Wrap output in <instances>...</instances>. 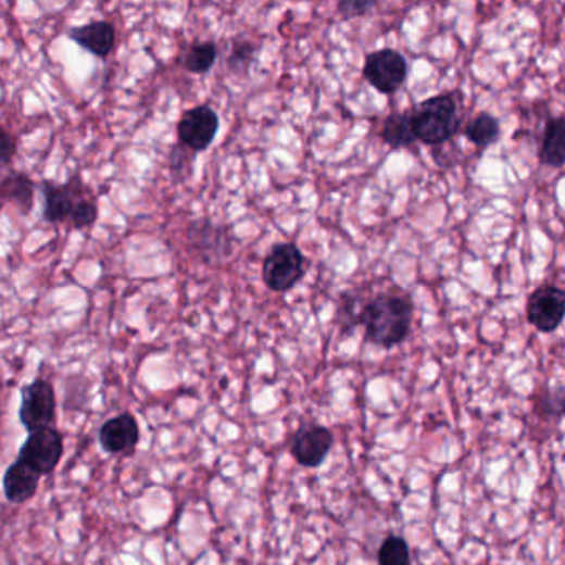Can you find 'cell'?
I'll return each mask as SVG.
<instances>
[{
    "label": "cell",
    "instance_id": "obj_1",
    "mask_svg": "<svg viewBox=\"0 0 565 565\" xmlns=\"http://www.w3.org/2000/svg\"><path fill=\"white\" fill-rule=\"evenodd\" d=\"M412 322L413 302L406 293H378L365 304L360 317L367 342L384 349L405 342L412 330Z\"/></svg>",
    "mask_w": 565,
    "mask_h": 565
},
{
    "label": "cell",
    "instance_id": "obj_2",
    "mask_svg": "<svg viewBox=\"0 0 565 565\" xmlns=\"http://www.w3.org/2000/svg\"><path fill=\"white\" fill-rule=\"evenodd\" d=\"M413 129L416 140L431 147L447 143L456 137L460 118L453 97L438 95L425 100L418 109L413 110Z\"/></svg>",
    "mask_w": 565,
    "mask_h": 565
},
{
    "label": "cell",
    "instance_id": "obj_3",
    "mask_svg": "<svg viewBox=\"0 0 565 565\" xmlns=\"http://www.w3.org/2000/svg\"><path fill=\"white\" fill-rule=\"evenodd\" d=\"M307 258L293 242H277L262 261V280L273 292L284 293L304 279Z\"/></svg>",
    "mask_w": 565,
    "mask_h": 565
},
{
    "label": "cell",
    "instance_id": "obj_4",
    "mask_svg": "<svg viewBox=\"0 0 565 565\" xmlns=\"http://www.w3.org/2000/svg\"><path fill=\"white\" fill-rule=\"evenodd\" d=\"M18 422L28 434L55 426L56 394L49 380L39 377L22 387Z\"/></svg>",
    "mask_w": 565,
    "mask_h": 565
},
{
    "label": "cell",
    "instance_id": "obj_5",
    "mask_svg": "<svg viewBox=\"0 0 565 565\" xmlns=\"http://www.w3.org/2000/svg\"><path fill=\"white\" fill-rule=\"evenodd\" d=\"M63 450V435L55 426H50L27 435L18 450V461L30 466L40 476H49L59 468Z\"/></svg>",
    "mask_w": 565,
    "mask_h": 565
},
{
    "label": "cell",
    "instance_id": "obj_6",
    "mask_svg": "<svg viewBox=\"0 0 565 565\" xmlns=\"http://www.w3.org/2000/svg\"><path fill=\"white\" fill-rule=\"evenodd\" d=\"M188 242L208 264L226 261L235 251L236 236L233 227L211 219H198L189 224Z\"/></svg>",
    "mask_w": 565,
    "mask_h": 565
},
{
    "label": "cell",
    "instance_id": "obj_7",
    "mask_svg": "<svg viewBox=\"0 0 565 565\" xmlns=\"http://www.w3.org/2000/svg\"><path fill=\"white\" fill-rule=\"evenodd\" d=\"M363 77L375 90L384 95L394 93L409 78V63L402 53L381 49L368 53L363 65Z\"/></svg>",
    "mask_w": 565,
    "mask_h": 565
},
{
    "label": "cell",
    "instance_id": "obj_8",
    "mask_svg": "<svg viewBox=\"0 0 565 565\" xmlns=\"http://www.w3.org/2000/svg\"><path fill=\"white\" fill-rule=\"evenodd\" d=\"M219 115L210 105H198L186 110L178 122L179 145L192 153H203L216 140L219 131Z\"/></svg>",
    "mask_w": 565,
    "mask_h": 565
},
{
    "label": "cell",
    "instance_id": "obj_9",
    "mask_svg": "<svg viewBox=\"0 0 565 565\" xmlns=\"http://www.w3.org/2000/svg\"><path fill=\"white\" fill-rule=\"evenodd\" d=\"M334 447V434L324 425H304L290 441V454L307 469L321 468Z\"/></svg>",
    "mask_w": 565,
    "mask_h": 565
},
{
    "label": "cell",
    "instance_id": "obj_10",
    "mask_svg": "<svg viewBox=\"0 0 565 565\" xmlns=\"http://www.w3.org/2000/svg\"><path fill=\"white\" fill-rule=\"evenodd\" d=\"M527 321L542 334L561 327L565 318V290L557 286H542L530 293L527 301Z\"/></svg>",
    "mask_w": 565,
    "mask_h": 565
},
{
    "label": "cell",
    "instance_id": "obj_11",
    "mask_svg": "<svg viewBox=\"0 0 565 565\" xmlns=\"http://www.w3.org/2000/svg\"><path fill=\"white\" fill-rule=\"evenodd\" d=\"M81 176H72L68 181L59 185L52 179H43L40 183V194H42V217L46 223L59 224L71 219L75 206L78 189L81 186Z\"/></svg>",
    "mask_w": 565,
    "mask_h": 565
},
{
    "label": "cell",
    "instance_id": "obj_12",
    "mask_svg": "<svg viewBox=\"0 0 565 565\" xmlns=\"http://www.w3.org/2000/svg\"><path fill=\"white\" fill-rule=\"evenodd\" d=\"M140 423L128 412L106 419L98 429V443L109 454H123L135 450L140 443Z\"/></svg>",
    "mask_w": 565,
    "mask_h": 565
},
{
    "label": "cell",
    "instance_id": "obj_13",
    "mask_svg": "<svg viewBox=\"0 0 565 565\" xmlns=\"http://www.w3.org/2000/svg\"><path fill=\"white\" fill-rule=\"evenodd\" d=\"M66 36L98 59H106L115 49L116 32L109 21H93L71 27L66 30Z\"/></svg>",
    "mask_w": 565,
    "mask_h": 565
},
{
    "label": "cell",
    "instance_id": "obj_14",
    "mask_svg": "<svg viewBox=\"0 0 565 565\" xmlns=\"http://www.w3.org/2000/svg\"><path fill=\"white\" fill-rule=\"evenodd\" d=\"M40 478L42 476L39 473L34 472L30 466L22 463V461L17 460L9 464L4 479H2L5 500L12 504L27 503L39 491Z\"/></svg>",
    "mask_w": 565,
    "mask_h": 565
},
{
    "label": "cell",
    "instance_id": "obj_15",
    "mask_svg": "<svg viewBox=\"0 0 565 565\" xmlns=\"http://www.w3.org/2000/svg\"><path fill=\"white\" fill-rule=\"evenodd\" d=\"M36 181L27 173H8L2 179V201L12 204L22 216H28L36 204Z\"/></svg>",
    "mask_w": 565,
    "mask_h": 565
},
{
    "label": "cell",
    "instance_id": "obj_16",
    "mask_svg": "<svg viewBox=\"0 0 565 565\" xmlns=\"http://www.w3.org/2000/svg\"><path fill=\"white\" fill-rule=\"evenodd\" d=\"M539 160L551 168L565 164V116H555L545 123L544 138L539 150Z\"/></svg>",
    "mask_w": 565,
    "mask_h": 565
},
{
    "label": "cell",
    "instance_id": "obj_17",
    "mask_svg": "<svg viewBox=\"0 0 565 565\" xmlns=\"http://www.w3.org/2000/svg\"><path fill=\"white\" fill-rule=\"evenodd\" d=\"M380 137L393 150H400V148L415 143L413 112L391 113V115H388L385 118L384 126H381Z\"/></svg>",
    "mask_w": 565,
    "mask_h": 565
},
{
    "label": "cell",
    "instance_id": "obj_18",
    "mask_svg": "<svg viewBox=\"0 0 565 565\" xmlns=\"http://www.w3.org/2000/svg\"><path fill=\"white\" fill-rule=\"evenodd\" d=\"M217 55H219V49H217L216 42H213V40L196 42L185 53L183 66L189 74L204 75L213 71V66L217 62Z\"/></svg>",
    "mask_w": 565,
    "mask_h": 565
},
{
    "label": "cell",
    "instance_id": "obj_19",
    "mask_svg": "<svg viewBox=\"0 0 565 565\" xmlns=\"http://www.w3.org/2000/svg\"><path fill=\"white\" fill-rule=\"evenodd\" d=\"M500 122L491 113L481 112L466 125V138L479 148H488L500 137Z\"/></svg>",
    "mask_w": 565,
    "mask_h": 565
},
{
    "label": "cell",
    "instance_id": "obj_20",
    "mask_svg": "<svg viewBox=\"0 0 565 565\" xmlns=\"http://www.w3.org/2000/svg\"><path fill=\"white\" fill-rule=\"evenodd\" d=\"M98 219V201L97 196L90 191L87 185L81 183L78 189L77 198H75L74 211H72L71 224L74 229H88L93 226Z\"/></svg>",
    "mask_w": 565,
    "mask_h": 565
},
{
    "label": "cell",
    "instance_id": "obj_21",
    "mask_svg": "<svg viewBox=\"0 0 565 565\" xmlns=\"http://www.w3.org/2000/svg\"><path fill=\"white\" fill-rule=\"evenodd\" d=\"M378 565H412V555L405 539L390 536L378 551Z\"/></svg>",
    "mask_w": 565,
    "mask_h": 565
},
{
    "label": "cell",
    "instance_id": "obj_22",
    "mask_svg": "<svg viewBox=\"0 0 565 565\" xmlns=\"http://www.w3.org/2000/svg\"><path fill=\"white\" fill-rule=\"evenodd\" d=\"M259 47L255 46L254 40L251 39H235L233 40V47H230L229 59H227V65L229 71L235 74H244L251 68L252 60H254L255 53H258Z\"/></svg>",
    "mask_w": 565,
    "mask_h": 565
},
{
    "label": "cell",
    "instance_id": "obj_23",
    "mask_svg": "<svg viewBox=\"0 0 565 565\" xmlns=\"http://www.w3.org/2000/svg\"><path fill=\"white\" fill-rule=\"evenodd\" d=\"M365 305H360V299L353 293H343L342 304H340L339 317L342 322V330H353L356 325H360V317Z\"/></svg>",
    "mask_w": 565,
    "mask_h": 565
},
{
    "label": "cell",
    "instance_id": "obj_24",
    "mask_svg": "<svg viewBox=\"0 0 565 565\" xmlns=\"http://www.w3.org/2000/svg\"><path fill=\"white\" fill-rule=\"evenodd\" d=\"M375 8H377V2H374V0H342L337 4V11L347 21L367 15Z\"/></svg>",
    "mask_w": 565,
    "mask_h": 565
},
{
    "label": "cell",
    "instance_id": "obj_25",
    "mask_svg": "<svg viewBox=\"0 0 565 565\" xmlns=\"http://www.w3.org/2000/svg\"><path fill=\"white\" fill-rule=\"evenodd\" d=\"M542 410L551 415L561 416L565 415V388H558V390H552L548 393V397L541 400Z\"/></svg>",
    "mask_w": 565,
    "mask_h": 565
},
{
    "label": "cell",
    "instance_id": "obj_26",
    "mask_svg": "<svg viewBox=\"0 0 565 565\" xmlns=\"http://www.w3.org/2000/svg\"><path fill=\"white\" fill-rule=\"evenodd\" d=\"M15 153H17V145H15L14 137L8 129L2 128V133H0V163L4 168H8L9 164L12 163Z\"/></svg>",
    "mask_w": 565,
    "mask_h": 565
}]
</instances>
